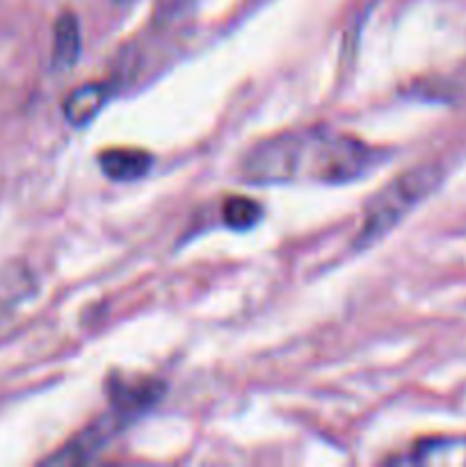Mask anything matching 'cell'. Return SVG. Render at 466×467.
Here are the masks:
<instances>
[{
  "mask_svg": "<svg viewBox=\"0 0 466 467\" xmlns=\"http://www.w3.org/2000/svg\"><path fill=\"white\" fill-rule=\"evenodd\" d=\"M443 181V169L428 162L409 169L396 181L388 182L365 208L359 233L355 237V249H368L375 242L384 240L411 210L423 203Z\"/></svg>",
  "mask_w": 466,
  "mask_h": 467,
  "instance_id": "obj_2",
  "label": "cell"
},
{
  "mask_svg": "<svg viewBox=\"0 0 466 467\" xmlns=\"http://www.w3.org/2000/svg\"><path fill=\"white\" fill-rule=\"evenodd\" d=\"M80 55V26L73 12L59 14L53 30V67L67 71Z\"/></svg>",
  "mask_w": 466,
  "mask_h": 467,
  "instance_id": "obj_5",
  "label": "cell"
},
{
  "mask_svg": "<svg viewBox=\"0 0 466 467\" xmlns=\"http://www.w3.org/2000/svg\"><path fill=\"white\" fill-rule=\"evenodd\" d=\"M263 217V210L256 201L247 199V196H231L224 201L222 205V219L228 228L233 231H247V228L256 226Z\"/></svg>",
  "mask_w": 466,
  "mask_h": 467,
  "instance_id": "obj_6",
  "label": "cell"
},
{
  "mask_svg": "<svg viewBox=\"0 0 466 467\" xmlns=\"http://www.w3.org/2000/svg\"><path fill=\"white\" fill-rule=\"evenodd\" d=\"M375 164L377 150L355 137L329 130H302L254 146L240 162V178L251 185H343L368 173Z\"/></svg>",
  "mask_w": 466,
  "mask_h": 467,
  "instance_id": "obj_1",
  "label": "cell"
},
{
  "mask_svg": "<svg viewBox=\"0 0 466 467\" xmlns=\"http://www.w3.org/2000/svg\"><path fill=\"white\" fill-rule=\"evenodd\" d=\"M99 164L108 178L128 182L146 176L154 160L146 150L140 149H110L99 155Z\"/></svg>",
  "mask_w": 466,
  "mask_h": 467,
  "instance_id": "obj_4",
  "label": "cell"
},
{
  "mask_svg": "<svg viewBox=\"0 0 466 467\" xmlns=\"http://www.w3.org/2000/svg\"><path fill=\"white\" fill-rule=\"evenodd\" d=\"M110 99V85L105 82H91V85L78 87L76 91L67 96L64 100V117L71 126L82 128L103 109V105Z\"/></svg>",
  "mask_w": 466,
  "mask_h": 467,
  "instance_id": "obj_3",
  "label": "cell"
},
{
  "mask_svg": "<svg viewBox=\"0 0 466 467\" xmlns=\"http://www.w3.org/2000/svg\"><path fill=\"white\" fill-rule=\"evenodd\" d=\"M117 3H128V0H117Z\"/></svg>",
  "mask_w": 466,
  "mask_h": 467,
  "instance_id": "obj_7",
  "label": "cell"
}]
</instances>
